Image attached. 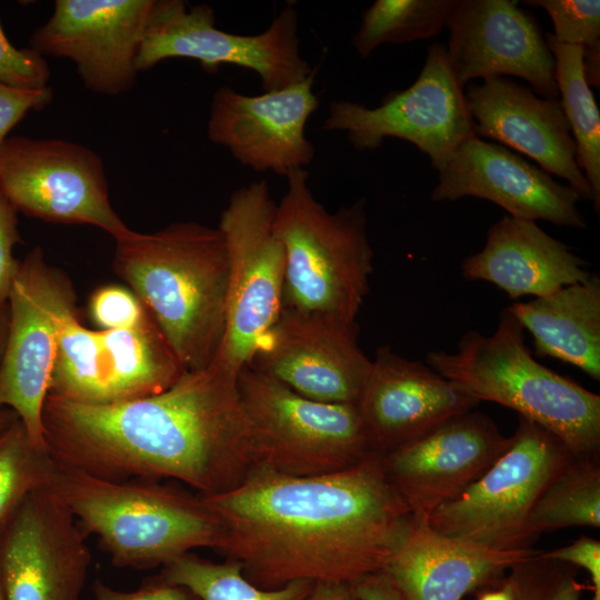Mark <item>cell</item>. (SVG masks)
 I'll return each instance as SVG.
<instances>
[{
  "instance_id": "obj_28",
  "label": "cell",
  "mask_w": 600,
  "mask_h": 600,
  "mask_svg": "<svg viewBox=\"0 0 600 600\" xmlns=\"http://www.w3.org/2000/svg\"><path fill=\"white\" fill-rule=\"evenodd\" d=\"M567 527H600L599 457L574 458L543 490L529 520L534 539Z\"/></svg>"
},
{
  "instance_id": "obj_7",
  "label": "cell",
  "mask_w": 600,
  "mask_h": 600,
  "mask_svg": "<svg viewBox=\"0 0 600 600\" xmlns=\"http://www.w3.org/2000/svg\"><path fill=\"white\" fill-rule=\"evenodd\" d=\"M237 386L254 466L318 476L350 468L372 452L356 403L304 398L250 366L240 370Z\"/></svg>"
},
{
  "instance_id": "obj_8",
  "label": "cell",
  "mask_w": 600,
  "mask_h": 600,
  "mask_svg": "<svg viewBox=\"0 0 600 600\" xmlns=\"http://www.w3.org/2000/svg\"><path fill=\"white\" fill-rule=\"evenodd\" d=\"M560 438L519 417L508 449L427 524L496 550L530 549L528 520L548 484L574 459Z\"/></svg>"
},
{
  "instance_id": "obj_31",
  "label": "cell",
  "mask_w": 600,
  "mask_h": 600,
  "mask_svg": "<svg viewBox=\"0 0 600 600\" xmlns=\"http://www.w3.org/2000/svg\"><path fill=\"white\" fill-rule=\"evenodd\" d=\"M57 464L33 446L18 417L0 431V528L36 490L50 486Z\"/></svg>"
},
{
  "instance_id": "obj_14",
  "label": "cell",
  "mask_w": 600,
  "mask_h": 600,
  "mask_svg": "<svg viewBox=\"0 0 600 600\" xmlns=\"http://www.w3.org/2000/svg\"><path fill=\"white\" fill-rule=\"evenodd\" d=\"M249 366L304 398L357 403L372 360L359 347L357 322L282 309Z\"/></svg>"
},
{
  "instance_id": "obj_33",
  "label": "cell",
  "mask_w": 600,
  "mask_h": 600,
  "mask_svg": "<svg viewBox=\"0 0 600 600\" xmlns=\"http://www.w3.org/2000/svg\"><path fill=\"white\" fill-rule=\"evenodd\" d=\"M536 8H542L553 22V38L566 44L583 48L600 44L599 0H528Z\"/></svg>"
},
{
  "instance_id": "obj_15",
  "label": "cell",
  "mask_w": 600,
  "mask_h": 600,
  "mask_svg": "<svg viewBox=\"0 0 600 600\" xmlns=\"http://www.w3.org/2000/svg\"><path fill=\"white\" fill-rule=\"evenodd\" d=\"M6 600H79L91 554L86 534L47 487L30 493L0 528Z\"/></svg>"
},
{
  "instance_id": "obj_29",
  "label": "cell",
  "mask_w": 600,
  "mask_h": 600,
  "mask_svg": "<svg viewBox=\"0 0 600 600\" xmlns=\"http://www.w3.org/2000/svg\"><path fill=\"white\" fill-rule=\"evenodd\" d=\"M158 577L188 588L200 600H308L314 584L299 580L278 589H262L246 578L239 561L227 558L213 562L192 552L164 564Z\"/></svg>"
},
{
  "instance_id": "obj_42",
  "label": "cell",
  "mask_w": 600,
  "mask_h": 600,
  "mask_svg": "<svg viewBox=\"0 0 600 600\" xmlns=\"http://www.w3.org/2000/svg\"><path fill=\"white\" fill-rule=\"evenodd\" d=\"M582 68L589 87H600V44L583 48Z\"/></svg>"
},
{
  "instance_id": "obj_10",
  "label": "cell",
  "mask_w": 600,
  "mask_h": 600,
  "mask_svg": "<svg viewBox=\"0 0 600 600\" xmlns=\"http://www.w3.org/2000/svg\"><path fill=\"white\" fill-rule=\"evenodd\" d=\"M193 59L214 73L229 63L257 72L264 92L303 81L314 70L300 56L298 13L288 4L261 33L242 36L214 27L208 4L156 0L137 57L138 71L171 59Z\"/></svg>"
},
{
  "instance_id": "obj_5",
  "label": "cell",
  "mask_w": 600,
  "mask_h": 600,
  "mask_svg": "<svg viewBox=\"0 0 600 600\" xmlns=\"http://www.w3.org/2000/svg\"><path fill=\"white\" fill-rule=\"evenodd\" d=\"M426 364L478 402L510 408L551 431L576 458L599 457L600 396L538 362L507 308L492 334L469 330L456 352L429 351Z\"/></svg>"
},
{
  "instance_id": "obj_17",
  "label": "cell",
  "mask_w": 600,
  "mask_h": 600,
  "mask_svg": "<svg viewBox=\"0 0 600 600\" xmlns=\"http://www.w3.org/2000/svg\"><path fill=\"white\" fill-rule=\"evenodd\" d=\"M156 0H57L30 37L40 54L71 60L84 87L119 96L131 89Z\"/></svg>"
},
{
  "instance_id": "obj_30",
  "label": "cell",
  "mask_w": 600,
  "mask_h": 600,
  "mask_svg": "<svg viewBox=\"0 0 600 600\" xmlns=\"http://www.w3.org/2000/svg\"><path fill=\"white\" fill-rule=\"evenodd\" d=\"M454 0H377L362 12L352 42L361 58L379 46L436 37L447 26Z\"/></svg>"
},
{
  "instance_id": "obj_1",
  "label": "cell",
  "mask_w": 600,
  "mask_h": 600,
  "mask_svg": "<svg viewBox=\"0 0 600 600\" xmlns=\"http://www.w3.org/2000/svg\"><path fill=\"white\" fill-rule=\"evenodd\" d=\"M201 497L224 526L220 552L269 590L299 580L353 584L379 572L412 521L374 451L318 476L253 466L233 489Z\"/></svg>"
},
{
  "instance_id": "obj_32",
  "label": "cell",
  "mask_w": 600,
  "mask_h": 600,
  "mask_svg": "<svg viewBox=\"0 0 600 600\" xmlns=\"http://www.w3.org/2000/svg\"><path fill=\"white\" fill-rule=\"evenodd\" d=\"M541 551L513 564L507 580L513 600H580L584 586L576 567L541 557Z\"/></svg>"
},
{
  "instance_id": "obj_45",
  "label": "cell",
  "mask_w": 600,
  "mask_h": 600,
  "mask_svg": "<svg viewBox=\"0 0 600 600\" xmlns=\"http://www.w3.org/2000/svg\"><path fill=\"white\" fill-rule=\"evenodd\" d=\"M16 413L10 409H0V431L8 427L14 419Z\"/></svg>"
},
{
  "instance_id": "obj_3",
  "label": "cell",
  "mask_w": 600,
  "mask_h": 600,
  "mask_svg": "<svg viewBox=\"0 0 600 600\" xmlns=\"http://www.w3.org/2000/svg\"><path fill=\"white\" fill-rule=\"evenodd\" d=\"M113 269L147 307L186 371L208 367L221 344L229 261L218 228L174 222L116 239Z\"/></svg>"
},
{
  "instance_id": "obj_18",
  "label": "cell",
  "mask_w": 600,
  "mask_h": 600,
  "mask_svg": "<svg viewBox=\"0 0 600 600\" xmlns=\"http://www.w3.org/2000/svg\"><path fill=\"white\" fill-rule=\"evenodd\" d=\"M511 0H454L448 61L458 84L512 76L539 97L558 99L554 58L536 20Z\"/></svg>"
},
{
  "instance_id": "obj_26",
  "label": "cell",
  "mask_w": 600,
  "mask_h": 600,
  "mask_svg": "<svg viewBox=\"0 0 600 600\" xmlns=\"http://www.w3.org/2000/svg\"><path fill=\"white\" fill-rule=\"evenodd\" d=\"M533 339L537 357L570 363L600 380V278L507 308Z\"/></svg>"
},
{
  "instance_id": "obj_27",
  "label": "cell",
  "mask_w": 600,
  "mask_h": 600,
  "mask_svg": "<svg viewBox=\"0 0 600 600\" xmlns=\"http://www.w3.org/2000/svg\"><path fill=\"white\" fill-rule=\"evenodd\" d=\"M553 54L561 107L577 146L576 161L592 189L593 208L600 210V114L582 68L583 47L557 41L546 33Z\"/></svg>"
},
{
  "instance_id": "obj_44",
  "label": "cell",
  "mask_w": 600,
  "mask_h": 600,
  "mask_svg": "<svg viewBox=\"0 0 600 600\" xmlns=\"http://www.w3.org/2000/svg\"><path fill=\"white\" fill-rule=\"evenodd\" d=\"M9 331V307L8 302L0 304V366L4 356Z\"/></svg>"
},
{
  "instance_id": "obj_39",
  "label": "cell",
  "mask_w": 600,
  "mask_h": 600,
  "mask_svg": "<svg viewBox=\"0 0 600 600\" xmlns=\"http://www.w3.org/2000/svg\"><path fill=\"white\" fill-rule=\"evenodd\" d=\"M541 557L583 568L590 576L592 598L600 600V542L581 537L571 544L540 552Z\"/></svg>"
},
{
  "instance_id": "obj_9",
  "label": "cell",
  "mask_w": 600,
  "mask_h": 600,
  "mask_svg": "<svg viewBox=\"0 0 600 600\" xmlns=\"http://www.w3.org/2000/svg\"><path fill=\"white\" fill-rule=\"evenodd\" d=\"M277 203L267 180L232 192L220 216L228 253L224 333L213 361L234 373L249 366L260 338L282 311L286 252L273 222Z\"/></svg>"
},
{
  "instance_id": "obj_46",
  "label": "cell",
  "mask_w": 600,
  "mask_h": 600,
  "mask_svg": "<svg viewBox=\"0 0 600 600\" xmlns=\"http://www.w3.org/2000/svg\"><path fill=\"white\" fill-rule=\"evenodd\" d=\"M0 600H6L3 589H2V584H1V580H0Z\"/></svg>"
},
{
  "instance_id": "obj_2",
  "label": "cell",
  "mask_w": 600,
  "mask_h": 600,
  "mask_svg": "<svg viewBox=\"0 0 600 600\" xmlns=\"http://www.w3.org/2000/svg\"><path fill=\"white\" fill-rule=\"evenodd\" d=\"M238 374L212 361L160 393L108 404L48 394L47 451L58 467L102 479H171L200 496L229 491L254 466Z\"/></svg>"
},
{
  "instance_id": "obj_40",
  "label": "cell",
  "mask_w": 600,
  "mask_h": 600,
  "mask_svg": "<svg viewBox=\"0 0 600 600\" xmlns=\"http://www.w3.org/2000/svg\"><path fill=\"white\" fill-rule=\"evenodd\" d=\"M352 586L358 600H406L400 590L381 571L368 574Z\"/></svg>"
},
{
  "instance_id": "obj_41",
  "label": "cell",
  "mask_w": 600,
  "mask_h": 600,
  "mask_svg": "<svg viewBox=\"0 0 600 600\" xmlns=\"http://www.w3.org/2000/svg\"><path fill=\"white\" fill-rule=\"evenodd\" d=\"M308 600H358L349 583L316 582Z\"/></svg>"
},
{
  "instance_id": "obj_34",
  "label": "cell",
  "mask_w": 600,
  "mask_h": 600,
  "mask_svg": "<svg viewBox=\"0 0 600 600\" xmlns=\"http://www.w3.org/2000/svg\"><path fill=\"white\" fill-rule=\"evenodd\" d=\"M89 313L98 330L136 327L150 316L137 294L120 286H106L96 290L89 301Z\"/></svg>"
},
{
  "instance_id": "obj_13",
  "label": "cell",
  "mask_w": 600,
  "mask_h": 600,
  "mask_svg": "<svg viewBox=\"0 0 600 600\" xmlns=\"http://www.w3.org/2000/svg\"><path fill=\"white\" fill-rule=\"evenodd\" d=\"M327 131H343L358 150H376L387 138L414 144L437 170L474 134L462 88L450 68L446 48L433 42L417 80L390 92L380 106L339 100L329 106Z\"/></svg>"
},
{
  "instance_id": "obj_16",
  "label": "cell",
  "mask_w": 600,
  "mask_h": 600,
  "mask_svg": "<svg viewBox=\"0 0 600 600\" xmlns=\"http://www.w3.org/2000/svg\"><path fill=\"white\" fill-rule=\"evenodd\" d=\"M496 422L479 411L451 417L416 439L381 454L388 481L414 522L424 524L457 498L508 449Z\"/></svg>"
},
{
  "instance_id": "obj_22",
  "label": "cell",
  "mask_w": 600,
  "mask_h": 600,
  "mask_svg": "<svg viewBox=\"0 0 600 600\" xmlns=\"http://www.w3.org/2000/svg\"><path fill=\"white\" fill-rule=\"evenodd\" d=\"M479 138L497 140L564 179L580 199L593 202L592 189L578 167L577 146L558 99L539 97L504 77L470 84L464 93Z\"/></svg>"
},
{
  "instance_id": "obj_38",
  "label": "cell",
  "mask_w": 600,
  "mask_h": 600,
  "mask_svg": "<svg viewBox=\"0 0 600 600\" xmlns=\"http://www.w3.org/2000/svg\"><path fill=\"white\" fill-rule=\"evenodd\" d=\"M92 600H200L188 588L157 577L133 591H120L100 580L92 586Z\"/></svg>"
},
{
  "instance_id": "obj_21",
  "label": "cell",
  "mask_w": 600,
  "mask_h": 600,
  "mask_svg": "<svg viewBox=\"0 0 600 600\" xmlns=\"http://www.w3.org/2000/svg\"><path fill=\"white\" fill-rule=\"evenodd\" d=\"M356 404L371 450L384 454L479 402L426 363L381 346Z\"/></svg>"
},
{
  "instance_id": "obj_19",
  "label": "cell",
  "mask_w": 600,
  "mask_h": 600,
  "mask_svg": "<svg viewBox=\"0 0 600 600\" xmlns=\"http://www.w3.org/2000/svg\"><path fill=\"white\" fill-rule=\"evenodd\" d=\"M313 80L314 72L301 82L258 96L220 87L210 106L208 139L254 171L287 176L304 169L314 157L304 128L320 104Z\"/></svg>"
},
{
  "instance_id": "obj_37",
  "label": "cell",
  "mask_w": 600,
  "mask_h": 600,
  "mask_svg": "<svg viewBox=\"0 0 600 600\" xmlns=\"http://www.w3.org/2000/svg\"><path fill=\"white\" fill-rule=\"evenodd\" d=\"M18 211L0 193V304L8 302L13 278L20 261L13 256V248L20 243Z\"/></svg>"
},
{
  "instance_id": "obj_20",
  "label": "cell",
  "mask_w": 600,
  "mask_h": 600,
  "mask_svg": "<svg viewBox=\"0 0 600 600\" xmlns=\"http://www.w3.org/2000/svg\"><path fill=\"white\" fill-rule=\"evenodd\" d=\"M437 171L439 181L431 192L432 201L476 197L500 206L514 218L588 228L573 188L556 181L518 153L476 134L463 140Z\"/></svg>"
},
{
  "instance_id": "obj_4",
  "label": "cell",
  "mask_w": 600,
  "mask_h": 600,
  "mask_svg": "<svg viewBox=\"0 0 600 600\" xmlns=\"http://www.w3.org/2000/svg\"><path fill=\"white\" fill-rule=\"evenodd\" d=\"M49 488L119 568L163 567L193 549L223 546L224 526L200 494L58 466Z\"/></svg>"
},
{
  "instance_id": "obj_11",
  "label": "cell",
  "mask_w": 600,
  "mask_h": 600,
  "mask_svg": "<svg viewBox=\"0 0 600 600\" xmlns=\"http://www.w3.org/2000/svg\"><path fill=\"white\" fill-rule=\"evenodd\" d=\"M68 277L41 247L20 261L8 297L9 331L0 366V409H10L34 447L47 450L42 410L49 392L62 317L76 309Z\"/></svg>"
},
{
  "instance_id": "obj_24",
  "label": "cell",
  "mask_w": 600,
  "mask_h": 600,
  "mask_svg": "<svg viewBox=\"0 0 600 600\" xmlns=\"http://www.w3.org/2000/svg\"><path fill=\"white\" fill-rule=\"evenodd\" d=\"M587 262L536 221L502 217L487 231L483 248L463 259L461 276L490 282L512 300L546 297L583 282Z\"/></svg>"
},
{
  "instance_id": "obj_6",
  "label": "cell",
  "mask_w": 600,
  "mask_h": 600,
  "mask_svg": "<svg viewBox=\"0 0 600 600\" xmlns=\"http://www.w3.org/2000/svg\"><path fill=\"white\" fill-rule=\"evenodd\" d=\"M286 178L273 222L286 252L282 309L357 322L373 272L366 199L330 212L314 198L306 169Z\"/></svg>"
},
{
  "instance_id": "obj_12",
  "label": "cell",
  "mask_w": 600,
  "mask_h": 600,
  "mask_svg": "<svg viewBox=\"0 0 600 600\" xmlns=\"http://www.w3.org/2000/svg\"><path fill=\"white\" fill-rule=\"evenodd\" d=\"M0 193L18 212L47 222L90 224L114 240L130 230L111 206L100 156L69 140L8 137Z\"/></svg>"
},
{
  "instance_id": "obj_23",
  "label": "cell",
  "mask_w": 600,
  "mask_h": 600,
  "mask_svg": "<svg viewBox=\"0 0 600 600\" xmlns=\"http://www.w3.org/2000/svg\"><path fill=\"white\" fill-rule=\"evenodd\" d=\"M536 552L496 550L412 519L381 572L406 600H461L480 587L500 584L507 570Z\"/></svg>"
},
{
  "instance_id": "obj_43",
  "label": "cell",
  "mask_w": 600,
  "mask_h": 600,
  "mask_svg": "<svg viewBox=\"0 0 600 600\" xmlns=\"http://www.w3.org/2000/svg\"><path fill=\"white\" fill-rule=\"evenodd\" d=\"M477 600H513L511 586L504 578L497 589L480 593Z\"/></svg>"
},
{
  "instance_id": "obj_35",
  "label": "cell",
  "mask_w": 600,
  "mask_h": 600,
  "mask_svg": "<svg viewBox=\"0 0 600 600\" xmlns=\"http://www.w3.org/2000/svg\"><path fill=\"white\" fill-rule=\"evenodd\" d=\"M51 71L44 57L32 48H16L0 23V83L18 90L48 88Z\"/></svg>"
},
{
  "instance_id": "obj_36",
  "label": "cell",
  "mask_w": 600,
  "mask_h": 600,
  "mask_svg": "<svg viewBox=\"0 0 600 600\" xmlns=\"http://www.w3.org/2000/svg\"><path fill=\"white\" fill-rule=\"evenodd\" d=\"M50 87L36 90H18L0 83V150L8 133L28 112L40 111L52 100Z\"/></svg>"
},
{
  "instance_id": "obj_25",
  "label": "cell",
  "mask_w": 600,
  "mask_h": 600,
  "mask_svg": "<svg viewBox=\"0 0 600 600\" xmlns=\"http://www.w3.org/2000/svg\"><path fill=\"white\" fill-rule=\"evenodd\" d=\"M187 372L150 316L126 329L97 330L87 403L108 404L160 393Z\"/></svg>"
}]
</instances>
